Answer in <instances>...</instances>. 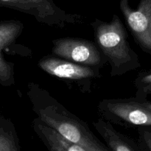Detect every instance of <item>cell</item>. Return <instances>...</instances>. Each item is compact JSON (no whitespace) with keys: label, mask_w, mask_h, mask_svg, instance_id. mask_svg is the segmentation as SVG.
Masks as SVG:
<instances>
[{"label":"cell","mask_w":151,"mask_h":151,"mask_svg":"<svg viewBox=\"0 0 151 151\" xmlns=\"http://www.w3.org/2000/svg\"><path fill=\"white\" fill-rule=\"evenodd\" d=\"M32 127L35 134L50 151H88L83 146L73 142L38 117L35 118Z\"/></svg>","instance_id":"obj_9"},{"label":"cell","mask_w":151,"mask_h":151,"mask_svg":"<svg viewBox=\"0 0 151 151\" xmlns=\"http://www.w3.org/2000/svg\"><path fill=\"white\" fill-rule=\"evenodd\" d=\"M111 124L102 117L92 122L110 151H142L138 142L116 131Z\"/></svg>","instance_id":"obj_10"},{"label":"cell","mask_w":151,"mask_h":151,"mask_svg":"<svg viewBox=\"0 0 151 151\" xmlns=\"http://www.w3.org/2000/svg\"><path fill=\"white\" fill-rule=\"evenodd\" d=\"M142 101L143 103H144V104L150 110H151V101H150V100H142Z\"/></svg>","instance_id":"obj_14"},{"label":"cell","mask_w":151,"mask_h":151,"mask_svg":"<svg viewBox=\"0 0 151 151\" xmlns=\"http://www.w3.org/2000/svg\"><path fill=\"white\" fill-rule=\"evenodd\" d=\"M97 110L100 117L125 128L151 126V110L136 97L104 99Z\"/></svg>","instance_id":"obj_3"},{"label":"cell","mask_w":151,"mask_h":151,"mask_svg":"<svg viewBox=\"0 0 151 151\" xmlns=\"http://www.w3.org/2000/svg\"><path fill=\"white\" fill-rule=\"evenodd\" d=\"M119 9L137 44L151 55V0H140L135 9L130 0H120Z\"/></svg>","instance_id":"obj_8"},{"label":"cell","mask_w":151,"mask_h":151,"mask_svg":"<svg viewBox=\"0 0 151 151\" xmlns=\"http://www.w3.org/2000/svg\"><path fill=\"white\" fill-rule=\"evenodd\" d=\"M24 24L18 20L0 22V84L10 87L15 84L14 63L4 58L3 54L30 56L31 51L26 47L16 44L19 37L24 30Z\"/></svg>","instance_id":"obj_7"},{"label":"cell","mask_w":151,"mask_h":151,"mask_svg":"<svg viewBox=\"0 0 151 151\" xmlns=\"http://www.w3.org/2000/svg\"><path fill=\"white\" fill-rule=\"evenodd\" d=\"M90 25L96 44L107 58L111 77L122 76L141 67L138 54L131 47L122 20L114 14L110 22L95 19Z\"/></svg>","instance_id":"obj_2"},{"label":"cell","mask_w":151,"mask_h":151,"mask_svg":"<svg viewBox=\"0 0 151 151\" xmlns=\"http://www.w3.org/2000/svg\"><path fill=\"white\" fill-rule=\"evenodd\" d=\"M19 138L14 124L0 115V151H20Z\"/></svg>","instance_id":"obj_11"},{"label":"cell","mask_w":151,"mask_h":151,"mask_svg":"<svg viewBox=\"0 0 151 151\" xmlns=\"http://www.w3.org/2000/svg\"><path fill=\"white\" fill-rule=\"evenodd\" d=\"M0 7L33 16L38 22L52 27L64 28L69 24L84 22L82 15L67 13L54 0H0Z\"/></svg>","instance_id":"obj_5"},{"label":"cell","mask_w":151,"mask_h":151,"mask_svg":"<svg viewBox=\"0 0 151 151\" xmlns=\"http://www.w3.org/2000/svg\"><path fill=\"white\" fill-rule=\"evenodd\" d=\"M52 44V54L65 60L100 69L108 63L97 44L89 40L65 37L55 38Z\"/></svg>","instance_id":"obj_6"},{"label":"cell","mask_w":151,"mask_h":151,"mask_svg":"<svg viewBox=\"0 0 151 151\" xmlns=\"http://www.w3.org/2000/svg\"><path fill=\"white\" fill-rule=\"evenodd\" d=\"M138 143L142 151H151V126H143L137 128Z\"/></svg>","instance_id":"obj_13"},{"label":"cell","mask_w":151,"mask_h":151,"mask_svg":"<svg viewBox=\"0 0 151 151\" xmlns=\"http://www.w3.org/2000/svg\"><path fill=\"white\" fill-rule=\"evenodd\" d=\"M27 95L37 117L68 139L83 146L88 151H110L85 121L69 111L38 83H28Z\"/></svg>","instance_id":"obj_1"},{"label":"cell","mask_w":151,"mask_h":151,"mask_svg":"<svg viewBox=\"0 0 151 151\" xmlns=\"http://www.w3.org/2000/svg\"><path fill=\"white\" fill-rule=\"evenodd\" d=\"M137 89L136 97L142 100H147L151 96V69L139 72L134 81Z\"/></svg>","instance_id":"obj_12"},{"label":"cell","mask_w":151,"mask_h":151,"mask_svg":"<svg viewBox=\"0 0 151 151\" xmlns=\"http://www.w3.org/2000/svg\"><path fill=\"white\" fill-rule=\"evenodd\" d=\"M38 66L44 72L83 93L90 92L93 81L102 77L100 68L78 64L55 55L41 58Z\"/></svg>","instance_id":"obj_4"}]
</instances>
